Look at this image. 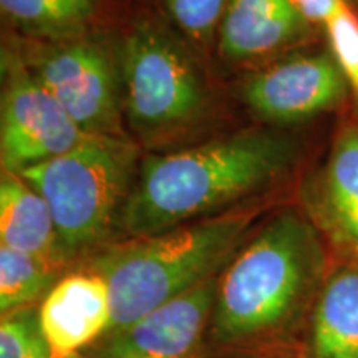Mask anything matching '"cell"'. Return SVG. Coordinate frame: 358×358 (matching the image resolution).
<instances>
[{
  "mask_svg": "<svg viewBox=\"0 0 358 358\" xmlns=\"http://www.w3.org/2000/svg\"><path fill=\"white\" fill-rule=\"evenodd\" d=\"M302 159L297 136L249 129L141 159L118 229L141 237L227 213L287 179Z\"/></svg>",
  "mask_w": 358,
  "mask_h": 358,
  "instance_id": "cell-1",
  "label": "cell"
},
{
  "mask_svg": "<svg viewBox=\"0 0 358 358\" xmlns=\"http://www.w3.org/2000/svg\"><path fill=\"white\" fill-rule=\"evenodd\" d=\"M334 256L301 206L268 217L217 275L208 342L245 350L306 327Z\"/></svg>",
  "mask_w": 358,
  "mask_h": 358,
  "instance_id": "cell-2",
  "label": "cell"
},
{
  "mask_svg": "<svg viewBox=\"0 0 358 358\" xmlns=\"http://www.w3.org/2000/svg\"><path fill=\"white\" fill-rule=\"evenodd\" d=\"M256 209L227 211L93 250L85 268L105 279L115 334L222 271L248 239ZM103 335V337H105Z\"/></svg>",
  "mask_w": 358,
  "mask_h": 358,
  "instance_id": "cell-3",
  "label": "cell"
},
{
  "mask_svg": "<svg viewBox=\"0 0 358 358\" xmlns=\"http://www.w3.org/2000/svg\"><path fill=\"white\" fill-rule=\"evenodd\" d=\"M140 164V146L127 134H92L65 155L20 173L47 201L66 262L106 244Z\"/></svg>",
  "mask_w": 358,
  "mask_h": 358,
  "instance_id": "cell-4",
  "label": "cell"
},
{
  "mask_svg": "<svg viewBox=\"0 0 358 358\" xmlns=\"http://www.w3.org/2000/svg\"><path fill=\"white\" fill-rule=\"evenodd\" d=\"M123 113L150 148L187 136L206 122L208 90L179 40L153 19H138L122 43Z\"/></svg>",
  "mask_w": 358,
  "mask_h": 358,
  "instance_id": "cell-5",
  "label": "cell"
},
{
  "mask_svg": "<svg viewBox=\"0 0 358 358\" xmlns=\"http://www.w3.org/2000/svg\"><path fill=\"white\" fill-rule=\"evenodd\" d=\"M29 43L22 60L85 133L123 136L122 50L100 32Z\"/></svg>",
  "mask_w": 358,
  "mask_h": 358,
  "instance_id": "cell-6",
  "label": "cell"
},
{
  "mask_svg": "<svg viewBox=\"0 0 358 358\" xmlns=\"http://www.w3.org/2000/svg\"><path fill=\"white\" fill-rule=\"evenodd\" d=\"M92 134L85 133L35 78L20 53L3 50L0 98L2 169L24 173L65 155Z\"/></svg>",
  "mask_w": 358,
  "mask_h": 358,
  "instance_id": "cell-7",
  "label": "cell"
},
{
  "mask_svg": "<svg viewBox=\"0 0 358 358\" xmlns=\"http://www.w3.org/2000/svg\"><path fill=\"white\" fill-rule=\"evenodd\" d=\"M241 95L264 122L287 127L342 110L352 93L329 50H295L254 71Z\"/></svg>",
  "mask_w": 358,
  "mask_h": 358,
  "instance_id": "cell-8",
  "label": "cell"
},
{
  "mask_svg": "<svg viewBox=\"0 0 358 358\" xmlns=\"http://www.w3.org/2000/svg\"><path fill=\"white\" fill-rule=\"evenodd\" d=\"M299 206L334 259L358 264V115L343 120L324 159L303 176Z\"/></svg>",
  "mask_w": 358,
  "mask_h": 358,
  "instance_id": "cell-9",
  "label": "cell"
},
{
  "mask_svg": "<svg viewBox=\"0 0 358 358\" xmlns=\"http://www.w3.org/2000/svg\"><path fill=\"white\" fill-rule=\"evenodd\" d=\"M217 275L101 337L88 358H194L208 335Z\"/></svg>",
  "mask_w": 358,
  "mask_h": 358,
  "instance_id": "cell-10",
  "label": "cell"
},
{
  "mask_svg": "<svg viewBox=\"0 0 358 358\" xmlns=\"http://www.w3.org/2000/svg\"><path fill=\"white\" fill-rule=\"evenodd\" d=\"M38 317L52 358H75L108 332V285L88 268L66 274L42 299Z\"/></svg>",
  "mask_w": 358,
  "mask_h": 358,
  "instance_id": "cell-11",
  "label": "cell"
},
{
  "mask_svg": "<svg viewBox=\"0 0 358 358\" xmlns=\"http://www.w3.org/2000/svg\"><path fill=\"white\" fill-rule=\"evenodd\" d=\"M313 35L289 0H229L219 48L229 62H249L306 48Z\"/></svg>",
  "mask_w": 358,
  "mask_h": 358,
  "instance_id": "cell-12",
  "label": "cell"
},
{
  "mask_svg": "<svg viewBox=\"0 0 358 358\" xmlns=\"http://www.w3.org/2000/svg\"><path fill=\"white\" fill-rule=\"evenodd\" d=\"M301 358H358V264L334 259L308 312Z\"/></svg>",
  "mask_w": 358,
  "mask_h": 358,
  "instance_id": "cell-13",
  "label": "cell"
},
{
  "mask_svg": "<svg viewBox=\"0 0 358 358\" xmlns=\"http://www.w3.org/2000/svg\"><path fill=\"white\" fill-rule=\"evenodd\" d=\"M0 245L60 267L66 264L47 201L20 174L6 169L0 174Z\"/></svg>",
  "mask_w": 358,
  "mask_h": 358,
  "instance_id": "cell-14",
  "label": "cell"
},
{
  "mask_svg": "<svg viewBox=\"0 0 358 358\" xmlns=\"http://www.w3.org/2000/svg\"><path fill=\"white\" fill-rule=\"evenodd\" d=\"M110 0H0L3 22L35 42H60L96 32Z\"/></svg>",
  "mask_w": 358,
  "mask_h": 358,
  "instance_id": "cell-15",
  "label": "cell"
},
{
  "mask_svg": "<svg viewBox=\"0 0 358 358\" xmlns=\"http://www.w3.org/2000/svg\"><path fill=\"white\" fill-rule=\"evenodd\" d=\"M60 266L0 245V312L32 307L57 284Z\"/></svg>",
  "mask_w": 358,
  "mask_h": 358,
  "instance_id": "cell-16",
  "label": "cell"
},
{
  "mask_svg": "<svg viewBox=\"0 0 358 358\" xmlns=\"http://www.w3.org/2000/svg\"><path fill=\"white\" fill-rule=\"evenodd\" d=\"M0 358H52L38 308L25 307L2 315L0 322Z\"/></svg>",
  "mask_w": 358,
  "mask_h": 358,
  "instance_id": "cell-17",
  "label": "cell"
},
{
  "mask_svg": "<svg viewBox=\"0 0 358 358\" xmlns=\"http://www.w3.org/2000/svg\"><path fill=\"white\" fill-rule=\"evenodd\" d=\"M330 52L358 105V12L347 2L322 29Z\"/></svg>",
  "mask_w": 358,
  "mask_h": 358,
  "instance_id": "cell-18",
  "label": "cell"
},
{
  "mask_svg": "<svg viewBox=\"0 0 358 358\" xmlns=\"http://www.w3.org/2000/svg\"><path fill=\"white\" fill-rule=\"evenodd\" d=\"M169 19L196 47H208L219 34L229 0H163Z\"/></svg>",
  "mask_w": 358,
  "mask_h": 358,
  "instance_id": "cell-19",
  "label": "cell"
},
{
  "mask_svg": "<svg viewBox=\"0 0 358 358\" xmlns=\"http://www.w3.org/2000/svg\"><path fill=\"white\" fill-rule=\"evenodd\" d=\"M299 15L315 30L324 25L350 0H289Z\"/></svg>",
  "mask_w": 358,
  "mask_h": 358,
  "instance_id": "cell-20",
  "label": "cell"
},
{
  "mask_svg": "<svg viewBox=\"0 0 358 358\" xmlns=\"http://www.w3.org/2000/svg\"><path fill=\"white\" fill-rule=\"evenodd\" d=\"M355 113H357V115H358V105H357V106H355Z\"/></svg>",
  "mask_w": 358,
  "mask_h": 358,
  "instance_id": "cell-21",
  "label": "cell"
},
{
  "mask_svg": "<svg viewBox=\"0 0 358 358\" xmlns=\"http://www.w3.org/2000/svg\"><path fill=\"white\" fill-rule=\"evenodd\" d=\"M355 2H357V6H358V0H355Z\"/></svg>",
  "mask_w": 358,
  "mask_h": 358,
  "instance_id": "cell-22",
  "label": "cell"
}]
</instances>
